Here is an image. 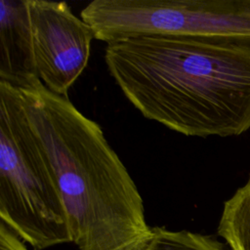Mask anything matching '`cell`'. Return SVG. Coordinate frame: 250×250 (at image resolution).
I'll return each instance as SVG.
<instances>
[{"label": "cell", "instance_id": "cell-1", "mask_svg": "<svg viewBox=\"0 0 250 250\" xmlns=\"http://www.w3.org/2000/svg\"><path fill=\"white\" fill-rule=\"evenodd\" d=\"M108 73L141 114L188 137L250 129V50L224 41L138 36L106 44Z\"/></svg>", "mask_w": 250, "mask_h": 250}, {"label": "cell", "instance_id": "cell-2", "mask_svg": "<svg viewBox=\"0 0 250 250\" xmlns=\"http://www.w3.org/2000/svg\"><path fill=\"white\" fill-rule=\"evenodd\" d=\"M53 169L71 241L79 250H142L148 227L142 195L102 127L39 78L17 88Z\"/></svg>", "mask_w": 250, "mask_h": 250}, {"label": "cell", "instance_id": "cell-3", "mask_svg": "<svg viewBox=\"0 0 250 250\" xmlns=\"http://www.w3.org/2000/svg\"><path fill=\"white\" fill-rule=\"evenodd\" d=\"M0 217L42 250L71 241L50 161L26 118L19 90L0 81Z\"/></svg>", "mask_w": 250, "mask_h": 250}, {"label": "cell", "instance_id": "cell-4", "mask_svg": "<svg viewBox=\"0 0 250 250\" xmlns=\"http://www.w3.org/2000/svg\"><path fill=\"white\" fill-rule=\"evenodd\" d=\"M80 17L106 44L138 36L210 38L250 50V0H94Z\"/></svg>", "mask_w": 250, "mask_h": 250}, {"label": "cell", "instance_id": "cell-5", "mask_svg": "<svg viewBox=\"0 0 250 250\" xmlns=\"http://www.w3.org/2000/svg\"><path fill=\"white\" fill-rule=\"evenodd\" d=\"M26 6L38 78L49 91L68 97L88 64L95 33L66 2L26 0Z\"/></svg>", "mask_w": 250, "mask_h": 250}, {"label": "cell", "instance_id": "cell-6", "mask_svg": "<svg viewBox=\"0 0 250 250\" xmlns=\"http://www.w3.org/2000/svg\"><path fill=\"white\" fill-rule=\"evenodd\" d=\"M36 78L26 0H0V81L21 88Z\"/></svg>", "mask_w": 250, "mask_h": 250}, {"label": "cell", "instance_id": "cell-7", "mask_svg": "<svg viewBox=\"0 0 250 250\" xmlns=\"http://www.w3.org/2000/svg\"><path fill=\"white\" fill-rule=\"evenodd\" d=\"M218 234L231 250H250V174L247 182L224 202Z\"/></svg>", "mask_w": 250, "mask_h": 250}, {"label": "cell", "instance_id": "cell-8", "mask_svg": "<svg viewBox=\"0 0 250 250\" xmlns=\"http://www.w3.org/2000/svg\"><path fill=\"white\" fill-rule=\"evenodd\" d=\"M146 250H224L218 240L188 230L172 231L152 228V235Z\"/></svg>", "mask_w": 250, "mask_h": 250}, {"label": "cell", "instance_id": "cell-9", "mask_svg": "<svg viewBox=\"0 0 250 250\" xmlns=\"http://www.w3.org/2000/svg\"><path fill=\"white\" fill-rule=\"evenodd\" d=\"M0 250H28L19 235L2 221L0 223Z\"/></svg>", "mask_w": 250, "mask_h": 250}, {"label": "cell", "instance_id": "cell-10", "mask_svg": "<svg viewBox=\"0 0 250 250\" xmlns=\"http://www.w3.org/2000/svg\"><path fill=\"white\" fill-rule=\"evenodd\" d=\"M146 246H147V245H146ZM146 247H145V248H144V249H142V250H146Z\"/></svg>", "mask_w": 250, "mask_h": 250}]
</instances>
